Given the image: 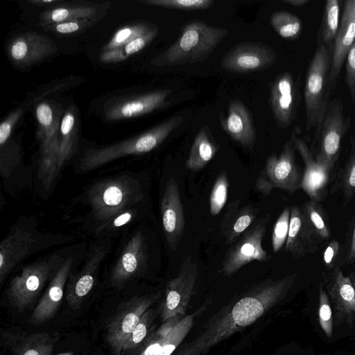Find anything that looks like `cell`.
I'll return each mask as SVG.
<instances>
[{
  "instance_id": "cell-1",
  "label": "cell",
  "mask_w": 355,
  "mask_h": 355,
  "mask_svg": "<svg viewBox=\"0 0 355 355\" xmlns=\"http://www.w3.org/2000/svg\"><path fill=\"white\" fill-rule=\"evenodd\" d=\"M145 200L143 180L139 174L123 172L97 180L78 197L88 211L75 220L96 237L116 217L140 207Z\"/></svg>"
},
{
  "instance_id": "cell-2",
  "label": "cell",
  "mask_w": 355,
  "mask_h": 355,
  "mask_svg": "<svg viewBox=\"0 0 355 355\" xmlns=\"http://www.w3.org/2000/svg\"><path fill=\"white\" fill-rule=\"evenodd\" d=\"M73 240L70 235L42 232L34 217L19 218L0 244L1 284L31 255Z\"/></svg>"
},
{
  "instance_id": "cell-3",
  "label": "cell",
  "mask_w": 355,
  "mask_h": 355,
  "mask_svg": "<svg viewBox=\"0 0 355 355\" xmlns=\"http://www.w3.org/2000/svg\"><path fill=\"white\" fill-rule=\"evenodd\" d=\"M228 33L225 28L209 26L202 20L183 26L178 40L154 58L157 67H172L200 62L207 59Z\"/></svg>"
},
{
  "instance_id": "cell-4",
  "label": "cell",
  "mask_w": 355,
  "mask_h": 355,
  "mask_svg": "<svg viewBox=\"0 0 355 355\" xmlns=\"http://www.w3.org/2000/svg\"><path fill=\"white\" fill-rule=\"evenodd\" d=\"M74 247L59 249L24 266L10 281L6 291L11 305L19 311L30 307Z\"/></svg>"
},
{
  "instance_id": "cell-5",
  "label": "cell",
  "mask_w": 355,
  "mask_h": 355,
  "mask_svg": "<svg viewBox=\"0 0 355 355\" xmlns=\"http://www.w3.org/2000/svg\"><path fill=\"white\" fill-rule=\"evenodd\" d=\"M183 121L182 115L173 116L153 128L124 141L88 149L79 159L76 170L78 173H85L120 157L148 153L159 146Z\"/></svg>"
},
{
  "instance_id": "cell-6",
  "label": "cell",
  "mask_w": 355,
  "mask_h": 355,
  "mask_svg": "<svg viewBox=\"0 0 355 355\" xmlns=\"http://www.w3.org/2000/svg\"><path fill=\"white\" fill-rule=\"evenodd\" d=\"M331 51L317 46L309 62L305 78L304 96L306 129L316 131L322 122L332 93L329 84Z\"/></svg>"
},
{
  "instance_id": "cell-7",
  "label": "cell",
  "mask_w": 355,
  "mask_h": 355,
  "mask_svg": "<svg viewBox=\"0 0 355 355\" xmlns=\"http://www.w3.org/2000/svg\"><path fill=\"white\" fill-rule=\"evenodd\" d=\"M351 116L345 115L340 99L328 104L319 128L314 134V155L316 162L331 171L338 161L341 142L350 128Z\"/></svg>"
},
{
  "instance_id": "cell-8",
  "label": "cell",
  "mask_w": 355,
  "mask_h": 355,
  "mask_svg": "<svg viewBox=\"0 0 355 355\" xmlns=\"http://www.w3.org/2000/svg\"><path fill=\"white\" fill-rule=\"evenodd\" d=\"M293 134L284 143L279 155H270L255 184L256 189L263 196L269 195L273 189H281L293 193L301 189L302 173L297 162Z\"/></svg>"
},
{
  "instance_id": "cell-9",
  "label": "cell",
  "mask_w": 355,
  "mask_h": 355,
  "mask_svg": "<svg viewBox=\"0 0 355 355\" xmlns=\"http://www.w3.org/2000/svg\"><path fill=\"white\" fill-rule=\"evenodd\" d=\"M147 239L141 229L126 236L116 257L110 264L109 282L114 288H122L130 281L145 275L149 265Z\"/></svg>"
},
{
  "instance_id": "cell-10",
  "label": "cell",
  "mask_w": 355,
  "mask_h": 355,
  "mask_svg": "<svg viewBox=\"0 0 355 355\" xmlns=\"http://www.w3.org/2000/svg\"><path fill=\"white\" fill-rule=\"evenodd\" d=\"M112 249V239H96L87 247L83 257V265L71 273L65 290L68 305L73 310L79 309L94 286L100 267Z\"/></svg>"
},
{
  "instance_id": "cell-11",
  "label": "cell",
  "mask_w": 355,
  "mask_h": 355,
  "mask_svg": "<svg viewBox=\"0 0 355 355\" xmlns=\"http://www.w3.org/2000/svg\"><path fill=\"white\" fill-rule=\"evenodd\" d=\"M270 219L269 214L259 218L227 250L222 261L225 275H232L252 261H267L270 259L262 246Z\"/></svg>"
},
{
  "instance_id": "cell-12",
  "label": "cell",
  "mask_w": 355,
  "mask_h": 355,
  "mask_svg": "<svg viewBox=\"0 0 355 355\" xmlns=\"http://www.w3.org/2000/svg\"><path fill=\"white\" fill-rule=\"evenodd\" d=\"M87 247L78 245L74 247L66 258L35 307L30 317L34 324H40L51 319L56 313L72 271L80 264Z\"/></svg>"
},
{
  "instance_id": "cell-13",
  "label": "cell",
  "mask_w": 355,
  "mask_h": 355,
  "mask_svg": "<svg viewBox=\"0 0 355 355\" xmlns=\"http://www.w3.org/2000/svg\"><path fill=\"white\" fill-rule=\"evenodd\" d=\"M157 295L134 296L122 303L106 327V340L115 355H121L124 345Z\"/></svg>"
},
{
  "instance_id": "cell-14",
  "label": "cell",
  "mask_w": 355,
  "mask_h": 355,
  "mask_svg": "<svg viewBox=\"0 0 355 355\" xmlns=\"http://www.w3.org/2000/svg\"><path fill=\"white\" fill-rule=\"evenodd\" d=\"M277 60V54L270 46L254 42L239 43L223 57L220 65L225 70L236 73H250L266 70Z\"/></svg>"
},
{
  "instance_id": "cell-15",
  "label": "cell",
  "mask_w": 355,
  "mask_h": 355,
  "mask_svg": "<svg viewBox=\"0 0 355 355\" xmlns=\"http://www.w3.org/2000/svg\"><path fill=\"white\" fill-rule=\"evenodd\" d=\"M300 78H295L289 71L278 74L271 84L269 103L278 128L285 129L297 117L300 103Z\"/></svg>"
},
{
  "instance_id": "cell-16",
  "label": "cell",
  "mask_w": 355,
  "mask_h": 355,
  "mask_svg": "<svg viewBox=\"0 0 355 355\" xmlns=\"http://www.w3.org/2000/svg\"><path fill=\"white\" fill-rule=\"evenodd\" d=\"M171 92V89H164L112 99L105 106V117L109 121H118L164 108L170 104L167 97Z\"/></svg>"
},
{
  "instance_id": "cell-17",
  "label": "cell",
  "mask_w": 355,
  "mask_h": 355,
  "mask_svg": "<svg viewBox=\"0 0 355 355\" xmlns=\"http://www.w3.org/2000/svg\"><path fill=\"white\" fill-rule=\"evenodd\" d=\"M57 51L56 44L50 37L36 32L15 35L7 47L10 60L15 66L21 68L34 65L51 57Z\"/></svg>"
},
{
  "instance_id": "cell-18",
  "label": "cell",
  "mask_w": 355,
  "mask_h": 355,
  "mask_svg": "<svg viewBox=\"0 0 355 355\" xmlns=\"http://www.w3.org/2000/svg\"><path fill=\"white\" fill-rule=\"evenodd\" d=\"M160 214L168 245L175 251L183 235L185 217L178 184L172 177L165 184L160 202Z\"/></svg>"
},
{
  "instance_id": "cell-19",
  "label": "cell",
  "mask_w": 355,
  "mask_h": 355,
  "mask_svg": "<svg viewBox=\"0 0 355 355\" xmlns=\"http://www.w3.org/2000/svg\"><path fill=\"white\" fill-rule=\"evenodd\" d=\"M292 133L296 150L302 157L304 164L301 189L309 196L310 200L322 201L327 196L330 171L318 163L313 153L305 139L301 137V130L296 126Z\"/></svg>"
},
{
  "instance_id": "cell-20",
  "label": "cell",
  "mask_w": 355,
  "mask_h": 355,
  "mask_svg": "<svg viewBox=\"0 0 355 355\" xmlns=\"http://www.w3.org/2000/svg\"><path fill=\"white\" fill-rule=\"evenodd\" d=\"M340 24L331 51L329 84L336 88L347 54L355 42V0L345 2Z\"/></svg>"
},
{
  "instance_id": "cell-21",
  "label": "cell",
  "mask_w": 355,
  "mask_h": 355,
  "mask_svg": "<svg viewBox=\"0 0 355 355\" xmlns=\"http://www.w3.org/2000/svg\"><path fill=\"white\" fill-rule=\"evenodd\" d=\"M327 295L335 311V324L355 320V290L349 276H345L340 268H335L326 278Z\"/></svg>"
},
{
  "instance_id": "cell-22",
  "label": "cell",
  "mask_w": 355,
  "mask_h": 355,
  "mask_svg": "<svg viewBox=\"0 0 355 355\" xmlns=\"http://www.w3.org/2000/svg\"><path fill=\"white\" fill-rule=\"evenodd\" d=\"M223 130L236 142L245 148L254 146L256 129L250 110L239 99H233L228 105L227 114H220Z\"/></svg>"
},
{
  "instance_id": "cell-23",
  "label": "cell",
  "mask_w": 355,
  "mask_h": 355,
  "mask_svg": "<svg viewBox=\"0 0 355 355\" xmlns=\"http://www.w3.org/2000/svg\"><path fill=\"white\" fill-rule=\"evenodd\" d=\"M320 243L307 223L302 207L292 206L285 251L297 259L317 251Z\"/></svg>"
},
{
  "instance_id": "cell-24",
  "label": "cell",
  "mask_w": 355,
  "mask_h": 355,
  "mask_svg": "<svg viewBox=\"0 0 355 355\" xmlns=\"http://www.w3.org/2000/svg\"><path fill=\"white\" fill-rule=\"evenodd\" d=\"M64 3L42 12L39 15L40 25L80 19H88L96 23L105 14L109 6V2L98 4L83 2Z\"/></svg>"
},
{
  "instance_id": "cell-25",
  "label": "cell",
  "mask_w": 355,
  "mask_h": 355,
  "mask_svg": "<svg viewBox=\"0 0 355 355\" xmlns=\"http://www.w3.org/2000/svg\"><path fill=\"white\" fill-rule=\"evenodd\" d=\"M259 209L252 205L240 207V200L231 202L227 207L220 230L225 244L232 245L254 223Z\"/></svg>"
},
{
  "instance_id": "cell-26",
  "label": "cell",
  "mask_w": 355,
  "mask_h": 355,
  "mask_svg": "<svg viewBox=\"0 0 355 355\" xmlns=\"http://www.w3.org/2000/svg\"><path fill=\"white\" fill-rule=\"evenodd\" d=\"M58 338L57 334L37 332L10 335L6 340L14 355H51Z\"/></svg>"
},
{
  "instance_id": "cell-27",
  "label": "cell",
  "mask_w": 355,
  "mask_h": 355,
  "mask_svg": "<svg viewBox=\"0 0 355 355\" xmlns=\"http://www.w3.org/2000/svg\"><path fill=\"white\" fill-rule=\"evenodd\" d=\"M219 146L209 127L205 125L196 135L191 147L186 166L193 171L202 169L216 155Z\"/></svg>"
},
{
  "instance_id": "cell-28",
  "label": "cell",
  "mask_w": 355,
  "mask_h": 355,
  "mask_svg": "<svg viewBox=\"0 0 355 355\" xmlns=\"http://www.w3.org/2000/svg\"><path fill=\"white\" fill-rule=\"evenodd\" d=\"M78 113L75 107L71 106L64 112L59 128V164L60 169L75 153L78 141Z\"/></svg>"
},
{
  "instance_id": "cell-29",
  "label": "cell",
  "mask_w": 355,
  "mask_h": 355,
  "mask_svg": "<svg viewBox=\"0 0 355 355\" xmlns=\"http://www.w3.org/2000/svg\"><path fill=\"white\" fill-rule=\"evenodd\" d=\"M340 3L339 0L326 1L316 37L317 46L324 45L331 51L340 24Z\"/></svg>"
},
{
  "instance_id": "cell-30",
  "label": "cell",
  "mask_w": 355,
  "mask_h": 355,
  "mask_svg": "<svg viewBox=\"0 0 355 355\" xmlns=\"http://www.w3.org/2000/svg\"><path fill=\"white\" fill-rule=\"evenodd\" d=\"M304 217L320 243L327 240L331 232L327 216L320 202L310 200L302 207Z\"/></svg>"
},
{
  "instance_id": "cell-31",
  "label": "cell",
  "mask_w": 355,
  "mask_h": 355,
  "mask_svg": "<svg viewBox=\"0 0 355 355\" xmlns=\"http://www.w3.org/2000/svg\"><path fill=\"white\" fill-rule=\"evenodd\" d=\"M270 23L275 32L285 40H297L302 31V21L300 18L288 11L273 12L270 16Z\"/></svg>"
},
{
  "instance_id": "cell-32",
  "label": "cell",
  "mask_w": 355,
  "mask_h": 355,
  "mask_svg": "<svg viewBox=\"0 0 355 355\" xmlns=\"http://www.w3.org/2000/svg\"><path fill=\"white\" fill-rule=\"evenodd\" d=\"M156 26L146 22H139L119 29L103 47L102 51L121 49L133 40L147 33Z\"/></svg>"
},
{
  "instance_id": "cell-33",
  "label": "cell",
  "mask_w": 355,
  "mask_h": 355,
  "mask_svg": "<svg viewBox=\"0 0 355 355\" xmlns=\"http://www.w3.org/2000/svg\"><path fill=\"white\" fill-rule=\"evenodd\" d=\"M339 187L343 191L345 202L350 200L355 193V137L350 139L349 153L345 166L339 175Z\"/></svg>"
},
{
  "instance_id": "cell-34",
  "label": "cell",
  "mask_w": 355,
  "mask_h": 355,
  "mask_svg": "<svg viewBox=\"0 0 355 355\" xmlns=\"http://www.w3.org/2000/svg\"><path fill=\"white\" fill-rule=\"evenodd\" d=\"M229 181L227 173L222 171L217 176L209 196V211L216 216L224 207L228 195Z\"/></svg>"
},
{
  "instance_id": "cell-35",
  "label": "cell",
  "mask_w": 355,
  "mask_h": 355,
  "mask_svg": "<svg viewBox=\"0 0 355 355\" xmlns=\"http://www.w3.org/2000/svg\"><path fill=\"white\" fill-rule=\"evenodd\" d=\"M139 1L150 6L186 10H205L212 7L214 4L213 0H140Z\"/></svg>"
},
{
  "instance_id": "cell-36",
  "label": "cell",
  "mask_w": 355,
  "mask_h": 355,
  "mask_svg": "<svg viewBox=\"0 0 355 355\" xmlns=\"http://www.w3.org/2000/svg\"><path fill=\"white\" fill-rule=\"evenodd\" d=\"M291 208L285 207L277 219L272 232V247L277 252L286 243L290 224Z\"/></svg>"
},
{
  "instance_id": "cell-37",
  "label": "cell",
  "mask_w": 355,
  "mask_h": 355,
  "mask_svg": "<svg viewBox=\"0 0 355 355\" xmlns=\"http://www.w3.org/2000/svg\"><path fill=\"white\" fill-rule=\"evenodd\" d=\"M330 305L328 295L324 291L322 284H320L319 287V323L326 336L329 338L332 336L334 324Z\"/></svg>"
},
{
  "instance_id": "cell-38",
  "label": "cell",
  "mask_w": 355,
  "mask_h": 355,
  "mask_svg": "<svg viewBox=\"0 0 355 355\" xmlns=\"http://www.w3.org/2000/svg\"><path fill=\"white\" fill-rule=\"evenodd\" d=\"M151 322V313L147 310L134 329L123 347L122 354L136 349L146 338Z\"/></svg>"
},
{
  "instance_id": "cell-39",
  "label": "cell",
  "mask_w": 355,
  "mask_h": 355,
  "mask_svg": "<svg viewBox=\"0 0 355 355\" xmlns=\"http://www.w3.org/2000/svg\"><path fill=\"white\" fill-rule=\"evenodd\" d=\"M95 22L88 19L67 21L51 24L42 25L44 30L56 34L69 35L80 33L91 27Z\"/></svg>"
},
{
  "instance_id": "cell-40",
  "label": "cell",
  "mask_w": 355,
  "mask_h": 355,
  "mask_svg": "<svg viewBox=\"0 0 355 355\" xmlns=\"http://www.w3.org/2000/svg\"><path fill=\"white\" fill-rule=\"evenodd\" d=\"M345 83L349 91L351 101L355 103V42L347 54L345 61Z\"/></svg>"
},
{
  "instance_id": "cell-41",
  "label": "cell",
  "mask_w": 355,
  "mask_h": 355,
  "mask_svg": "<svg viewBox=\"0 0 355 355\" xmlns=\"http://www.w3.org/2000/svg\"><path fill=\"white\" fill-rule=\"evenodd\" d=\"M24 110V107H17L1 122L0 125V146L8 141L13 128L22 116Z\"/></svg>"
},
{
  "instance_id": "cell-42",
  "label": "cell",
  "mask_w": 355,
  "mask_h": 355,
  "mask_svg": "<svg viewBox=\"0 0 355 355\" xmlns=\"http://www.w3.org/2000/svg\"><path fill=\"white\" fill-rule=\"evenodd\" d=\"M158 34L157 27L155 26L147 33L133 40L123 47H122L125 55L128 57L135 54L145 46H146L151 41H153Z\"/></svg>"
},
{
  "instance_id": "cell-43",
  "label": "cell",
  "mask_w": 355,
  "mask_h": 355,
  "mask_svg": "<svg viewBox=\"0 0 355 355\" xmlns=\"http://www.w3.org/2000/svg\"><path fill=\"white\" fill-rule=\"evenodd\" d=\"M340 252V243L333 239L326 247L323 253V261L326 268L333 270Z\"/></svg>"
},
{
  "instance_id": "cell-44",
  "label": "cell",
  "mask_w": 355,
  "mask_h": 355,
  "mask_svg": "<svg viewBox=\"0 0 355 355\" xmlns=\"http://www.w3.org/2000/svg\"><path fill=\"white\" fill-rule=\"evenodd\" d=\"M127 58L122 48L102 51L100 54V60L106 63L121 62Z\"/></svg>"
},
{
  "instance_id": "cell-45",
  "label": "cell",
  "mask_w": 355,
  "mask_h": 355,
  "mask_svg": "<svg viewBox=\"0 0 355 355\" xmlns=\"http://www.w3.org/2000/svg\"><path fill=\"white\" fill-rule=\"evenodd\" d=\"M346 261L348 263H352L355 261V223L354 224L351 234L350 241L347 253Z\"/></svg>"
},
{
  "instance_id": "cell-46",
  "label": "cell",
  "mask_w": 355,
  "mask_h": 355,
  "mask_svg": "<svg viewBox=\"0 0 355 355\" xmlns=\"http://www.w3.org/2000/svg\"><path fill=\"white\" fill-rule=\"evenodd\" d=\"M65 1L63 0H29L28 3L37 6H46L51 8L58 6Z\"/></svg>"
},
{
  "instance_id": "cell-47",
  "label": "cell",
  "mask_w": 355,
  "mask_h": 355,
  "mask_svg": "<svg viewBox=\"0 0 355 355\" xmlns=\"http://www.w3.org/2000/svg\"><path fill=\"white\" fill-rule=\"evenodd\" d=\"M284 3L293 7H301L310 2V0H282Z\"/></svg>"
},
{
  "instance_id": "cell-48",
  "label": "cell",
  "mask_w": 355,
  "mask_h": 355,
  "mask_svg": "<svg viewBox=\"0 0 355 355\" xmlns=\"http://www.w3.org/2000/svg\"><path fill=\"white\" fill-rule=\"evenodd\" d=\"M350 279L355 290V272H352L349 275Z\"/></svg>"
},
{
  "instance_id": "cell-49",
  "label": "cell",
  "mask_w": 355,
  "mask_h": 355,
  "mask_svg": "<svg viewBox=\"0 0 355 355\" xmlns=\"http://www.w3.org/2000/svg\"><path fill=\"white\" fill-rule=\"evenodd\" d=\"M59 355H73V354L71 352H68V353H64V354H59Z\"/></svg>"
}]
</instances>
